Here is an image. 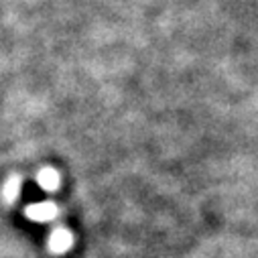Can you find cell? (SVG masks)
I'll list each match as a JSON object with an SVG mask.
<instances>
[{
  "mask_svg": "<svg viewBox=\"0 0 258 258\" xmlns=\"http://www.w3.org/2000/svg\"><path fill=\"white\" fill-rule=\"evenodd\" d=\"M41 183L45 185V187H55V183H57V177H55V173L53 171H45L43 173V177H41Z\"/></svg>",
  "mask_w": 258,
  "mask_h": 258,
  "instance_id": "obj_1",
  "label": "cell"
}]
</instances>
